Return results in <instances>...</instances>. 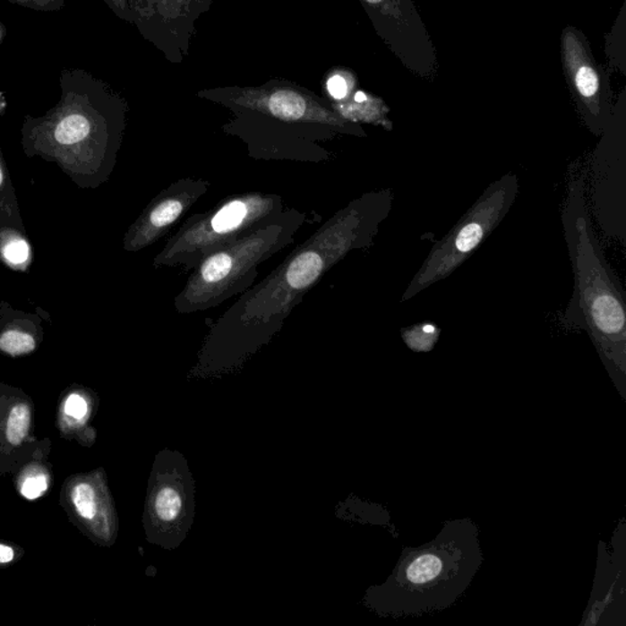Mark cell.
Returning <instances> with one entry per match:
<instances>
[{"instance_id": "cell-1", "label": "cell", "mask_w": 626, "mask_h": 626, "mask_svg": "<svg viewBox=\"0 0 626 626\" xmlns=\"http://www.w3.org/2000/svg\"><path fill=\"white\" fill-rule=\"evenodd\" d=\"M394 191H368L337 210L266 278L241 294L210 326L207 349L243 354L282 330L296 306L353 251L374 244L393 209Z\"/></svg>"}, {"instance_id": "cell-2", "label": "cell", "mask_w": 626, "mask_h": 626, "mask_svg": "<svg viewBox=\"0 0 626 626\" xmlns=\"http://www.w3.org/2000/svg\"><path fill=\"white\" fill-rule=\"evenodd\" d=\"M196 97L232 113L222 132L245 143L254 160L330 162L334 155L324 142L340 135L367 136L359 124L334 112L323 96L289 80L202 89Z\"/></svg>"}, {"instance_id": "cell-3", "label": "cell", "mask_w": 626, "mask_h": 626, "mask_svg": "<svg viewBox=\"0 0 626 626\" xmlns=\"http://www.w3.org/2000/svg\"><path fill=\"white\" fill-rule=\"evenodd\" d=\"M587 162L579 159L569 169L562 223L574 273V293L563 320L587 331L613 376L626 367L625 291L596 236L586 196Z\"/></svg>"}, {"instance_id": "cell-4", "label": "cell", "mask_w": 626, "mask_h": 626, "mask_svg": "<svg viewBox=\"0 0 626 626\" xmlns=\"http://www.w3.org/2000/svg\"><path fill=\"white\" fill-rule=\"evenodd\" d=\"M306 220V212L284 209L253 233L207 254L174 299V309L180 314L203 313L245 293L261 264L291 245Z\"/></svg>"}, {"instance_id": "cell-5", "label": "cell", "mask_w": 626, "mask_h": 626, "mask_svg": "<svg viewBox=\"0 0 626 626\" xmlns=\"http://www.w3.org/2000/svg\"><path fill=\"white\" fill-rule=\"evenodd\" d=\"M476 527L448 524L437 540L404 555L393 578L397 614L444 608L470 584L481 563Z\"/></svg>"}, {"instance_id": "cell-6", "label": "cell", "mask_w": 626, "mask_h": 626, "mask_svg": "<svg viewBox=\"0 0 626 626\" xmlns=\"http://www.w3.org/2000/svg\"><path fill=\"white\" fill-rule=\"evenodd\" d=\"M283 210V197L277 193L246 191L227 196L212 210L190 216L157 253L153 266L193 272L207 254L253 233Z\"/></svg>"}, {"instance_id": "cell-7", "label": "cell", "mask_w": 626, "mask_h": 626, "mask_svg": "<svg viewBox=\"0 0 626 626\" xmlns=\"http://www.w3.org/2000/svg\"><path fill=\"white\" fill-rule=\"evenodd\" d=\"M519 190L520 184L514 173H507L492 183L450 232L432 246L401 296V303L447 279L463 266L503 222L517 201Z\"/></svg>"}, {"instance_id": "cell-8", "label": "cell", "mask_w": 626, "mask_h": 626, "mask_svg": "<svg viewBox=\"0 0 626 626\" xmlns=\"http://www.w3.org/2000/svg\"><path fill=\"white\" fill-rule=\"evenodd\" d=\"M587 159L586 196L591 219L605 240L626 246V114L614 106L611 123Z\"/></svg>"}, {"instance_id": "cell-9", "label": "cell", "mask_w": 626, "mask_h": 626, "mask_svg": "<svg viewBox=\"0 0 626 626\" xmlns=\"http://www.w3.org/2000/svg\"><path fill=\"white\" fill-rule=\"evenodd\" d=\"M561 56L579 116L588 132L599 137L611 123L614 110L611 79L592 55L584 32L574 26H567L562 33Z\"/></svg>"}, {"instance_id": "cell-10", "label": "cell", "mask_w": 626, "mask_h": 626, "mask_svg": "<svg viewBox=\"0 0 626 626\" xmlns=\"http://www.w3.org/2000/svg\"><path fill=\"white\" fill-rule=\"evenodd\" d=\"M382 42L408 70L424 80L436 78V47L413 0H360Z\"/></svg>"}, {"instance_id": "cell-11", "label": "cell", "mask_w": 626, "mask_h": 626, "mask_svg": "<svg viewBox=\"0 0 626 626\" xmlns=\"http://www.w3.org/2000/svg\"><path fill=\"white\" fill-rule=\"evenodd\" d=\"M127 4L143 39L169 63L182 64L190 55L196 23L213 0H127Z\"/></svg>"}, {"instance_id": "cell-12", "label": "cell", "mask_w": 626, "mask_h": 626, "mask_svg": "<svg viewBox=\"0 0 626 626\" xmlns=\"http://www.w3.org/2000/svg\"><path fill=\"white\" fill-rule=\"evenodd\" d=\"M210 186L209 180L183 177L160 190L133 226L129 249L139 251L159 243L209 193Z\"/></svg>"}, {"instance_id": "cell-13", "label": "cell", "mask_w": 626, "mask_h": 626, "mask_svg": "<svg viewBox=\"0 0 626 626\" xmlns=\"http://www.w3.org/2000/svg\"><path fill=\"white\" fill-rule=\"evenodd\" d=\"M334 112L341 118L355 124H370L383 127L387 132L393 130V122L388 118L390 107L380 97L357 89L349 99L340 103H330Z\"/></svg>"}, {"instance_id": "cell-14", "label": "cell", "mask_w": 626, "mask_h": 626, "mask_svg": "<svg viewBox=\"0 0 626 626\" xmlns=\"http://www.w3.org/2000/svg\"><path fill=\"white\" fill-rule=\"evenodd\" d=\"M357 78L350 69L336 66L324 78V99L330 103H340L349 99L356 91Z\"/></svg>"}, {"instance_id": "cell-15", "label": "cell", "mask_w": 626, "mask_h": 626, "mask_svg": "<svg viewBox=\"0 0 626 626\" xmlns=\"http://www.w3.org/2000/svg\"><path fill=\"white\" fill-rule=\"evenodd\" d=\"M91 132V122L82 114L73 113L60 120L55 136L62 145H73L82 141Z\"/></svg>"}, {"instance_id": "cell-16", "label": "cell", "mask_w": 626, "mask_h": 626, "mask_svg": "<svg viewBox=\"0 0 626 626\" xmlns=\"http://www.w3.org/2000/svg\"><path fill=\"white\" fill-rule=\"evenodd\" d=\"M31 423V410L29 405L18 404L12 408L9 415L6 437L10 443L19 445L28 434Z\"/></svg>"}, {"instance_id": "cell-17", "label": "cell", "mask_w": 626, "mask_h": 626, "mask_svg": "<svg viewBox=\"0 0 626 626\" xmlns=\"http://www.w3.org/2000/svg\"><path fill=\"white\" fill-rule=\"evenodd\" d=\"M440 334L441 330L433 324H418L405 330L403 338L410 349L427 351L432 349Z\"/></svg>"}, {"instance_id": "cell-18", "label": "cell", "mask_w": 626, "mask_h": 626, "mask_svg": "<svg viewBox=\"0 0 626 626\" xmlns=\"http://www.w3.org/2000/svg\"><path fill=\"white\" fill-rule=\"evenodd\" d=\"M0 349L10 355L28 354L35 349V340L29 334L21 333V331L9 330L5 331L0 337Z\"/></svg>"}, {"instance_id": "cell-19", "label": "cell", "mask_w": 626, "mask_h": 626, "mask_svg": "<svg viewBox=\"0 0 626 626\" xmlns=\"http://www.w3.org/2000/svg\"><path fill=\"white\" fill-rule=\"evenodd\" d=\"M95 490L89 484H80L73 491V502L76 510L85 519H93L97 513Z\"/></svg>"}, {"instance_id": "cell-20", "label": "cell", "mask_w": 626, "mask_h": 626, "mask_svg": "<svg viewBox=\"0 0 626 626\" xmlns=\"http://www.w3.org/2000/svg\"><path fill=\"white\" fill-rule=\"evenodd\" d=\"M180 508H182V500L173 488H164L157 495L156 510L162 520L169 521L176 519Z\"/></svg>"}, {"instance_id": "cell-21", "label": "cell", "mask_w": 626, "mask_h": 626, "mask_svg": "<svg viewBox=\"0 0 626 626\" xmlns=\"http://www.w3.org/2000/svg\"><path fill=\"white\" fill-rule=\"evenodd\" d=\"M3 253H4L5 259L8 260L9 262L20 264L28 260L30 249L25 241L18 239L9 241L4 246V251H3Z\"/></svg>"}, {"instance_id": "cell-22", "label": "cell", "mask_w": 626, "mask_h": 626, "mask_svg": "<svg viewBox=\"0 0 626 626\" xmlns=\"http://www.w3.org/2000/svg\"><path fill=\"white\" fill-rule=\"evenodd\" d=\"M47 490V480L45 476H33L28 478L22 484L21 493L28 500H36L41 497Z\"/></svg>"}, {"instance_id": "cell-23", "label": "cell", "mask_w": 626, "mask_h": 626, "mask_svg": "<svg viewBox=\"0 0 626 626\" xmlns=\"http://www.w3.org/2000/svg\"><path fill=\"white\" fill-rule=\"evenodd\" d=\"M9 2L26 8L42 10V12H56L64 5V0H9Z\"/></svg>"}, {"instance_id": "cell-24", "label": "cell", "mask_w": 626, "mask_h": 626, "mask_svg": "<svg viewBox=\"0 0 626 626\" xmlns=\"http://www.w3.org/2000/svg\"><path fill=\"white\" fill-rule=\"evenodd\" d=\"M65 413L66 415H69V416L81 420V418L85 417L87 414L86 400L83 399L81 395H70L65 403Z\"/></svg>"}, {"instance_id": "cell-25", "label": "cell", "mask_w": 626, "mask_h": 626, "mask_svg": "<svg viewBox=\"0 0 626 626\" xmlns=\"http://www.w3.org/2000/svg\"><path fill=\"white\" fill-rule=\"evenodd\" d=\"M105 2L118 18L133 23L132 10L127 4V0H105Z\"/></svg>"}, {"instance_id": "cell-26", "label": "cell", "mask_w": 626, "mask_h": 626, "mask_svg": "<svg viewBox=\"0 0 626 626\" xmlns=\"http://www.w3.org/2000/svg\"><path fill=\"white\" fill-rule=\"evenodd\" d=\"M14 558V551L8 545H0V563H9Z\"/></svg>"}, {"instance_id": "cell-27", "label": "cell", "mask_w": 626, "mask_h": 626, "mask_svg": "<svg viewBox=\"0 0 626 626\" xmlns=\"http://www.w3.org/2000/svg\"><path fill=\"white\" fill-rule=\"evenodd\" d=\"M3 35H4V29H3L2 23H0V43H2Z\"/></svg>"}, {"instance_id": "cell-28", "label": "cell", "mask_w": 626, "mask_h": 626, "mask_svg": "<svg viewBox=\"0 0 626 626\" xmlns=\"http://www.w3.org/2000/svg\"><path fill=\"white\" fill-rule=\"evenodd\" d=\"M2 182H3V174H2V170H0V184H2Z\"/></svg>"}]
</instances>
